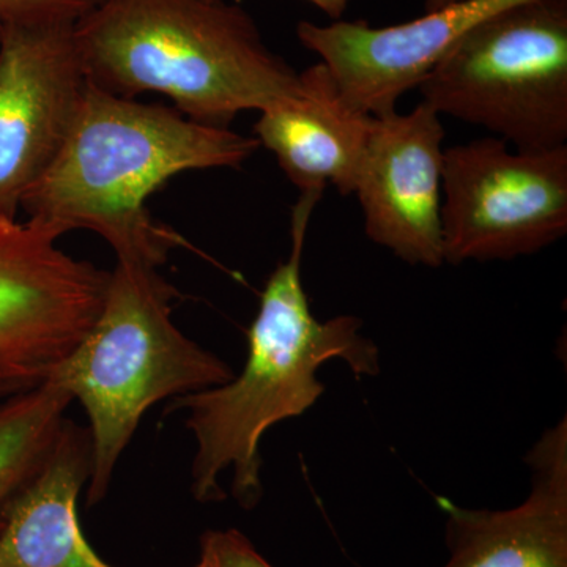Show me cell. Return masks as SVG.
<instances>
[{
    "instance_id": "5",
    "label": "cell",
    "mask_w": 567,
    "mask_h": 567,
    "mask_svg": "<svg viewBox=\"0 0 567 567\" xmlns=\"http://www.w3.org/2000/svg\"><path fill=\"white\" fill-rule=\"evenodd\" d=\"M417 89L436 114L518 151L567 145V0H525L492 14Z\"/></svg>"
},
{
    "instance_id": "2",
    "label": "cell",
    "mask_w": 567,
    "mask_h": 567,
    "mask_svg": "<svg viewBox=\"0 0 567 567\" xmlns=\"http://www.w3.org/2000/svg\"><path fill=\"white\" fill-rule=\"evenodd\" d=\"M259 148L254 136L89 82L65 147L22 197L21 210L62 235H100L117 262L159 268L183 240L156 223L148 197L186 171L238 169Z\"/></svg>"
},
{
    "instance_id": "15",
    "label": "cell",
    "mask_w": 567,
    "mask_h": 567,
    "mask_svg": "<svg viewBox=\"0 0 567 567\" xmlns=\"http://www.w3.org/2000/svg\"><path fill=\"white\" fill-rule=\"evenodd\" d=\"M193 567H275L251 540L235 528L208 529L200 537L199 558Z\"/></svg>"
},
{
    "instance_id": "10",
    "label": "cell",
    "mask_w": 567,
    "mask_h": 567,
    "mask_svg": "<svg viewBox=\"0 0 567 567\" xmlns=\"http://www.w3.org/2000/svg\"><path fill=\"white\" fill-rule=\"evenodd\" d=\"M525 0H462L391 28L363 21H301L297 37L330 71L346 102L371 117L395 112L436 63L481 21Z\"/></svg>"
},
{
    "instance_id": "8",
    "label": "cell",
    "mask_w": 567,
    "mask_h": 567,
    "mask_svg": "<svg viewBox=\"0 0 567 567\" xmlns=\"http://www.w3.org/2000/svg\"><path fill=\"white\" fill-rule=\"evenodd\" d=\"M87 85L74 24L0 25V218L61 155Z\"/></svg>"
},
{
    "instance_id": "14",
    "label": "cell",
    "mask_w": 567,
    "mask_h": 567,
    "mask_svg": "<svg viewBox=\"0 0 567 567\" xmlns=\"http://www.w3.org/2000/svg\"><path fill=\"white\" fill-rule=\"evenodd\" d=\"M71 402L51 382L0 401V532L14 499L50 456Z\"/></svg>"
},
{
    "instance_id": "18",
    "label": "cell",
    "mask_w": 567,
    "mask_h": 567,
    "mask_svg": "<svg viewBox=\"0 0 567 567\" xmlns=\"http://www.w3.org/2000/svg\"><path fill=\"white\" fill-rule=\"evenodd\" d=\"M457 2H462V0H424V10L425 13H429V11L445 9V7Z\"/></svg>"
},
{
    "instance_id": "9",
    "label": "cell",
    "mask_w": 567,
    "mask_h": 567,
    "mask_svg": "<svg viewBox=\"0 0 567 567\" xmlns=\"http://www.w3.org/2000/svg\"><path fill=\"white\" fill-rule=\"evenodd\" d=\"M445 128L421 102L409 114L372 118L354 192L374 244L410 265L445 264L442 177Z\"/></svg>"
},
{
    "instance_id": "3",
    "label": "cell",
    "mask_w": 567,
    "mask_h": 567,
    "mask_svg": "<svg viewBox=\"0 0 567 567\" xmlns=\"http://www.w3.org/2000/svg\"><path fill=\"white\" fill-rule=\"evenodd\" d=\"M87 81L123 99L159 93L185 117L230 128L292 95L300 73L226 0H100L74 24Z\"/></svg>"
},
{
    "instance_id": "13",
    "label": "cell",
    "mask_w": 567,
    "mask_h": 567,
    "mask_svg": "<svg viewBox=\"0 0 567 567\" xmlns=\"http://www.w3.org/2000/svg\"><path fill=\"white\" fill-rule=\"evenodd\" d=\"M91 468V435L66 417L47 462L10 507L0 567H114L93 550L78 517Z\"/></svg>"
},
{
    "instance_id": "6",
    "label": "cell",
    "mask_w": 567,
    "mask_h": 567,
    "mask_svg": "<svg viewBox=\"0 0 567 567\" xmlns=\"http://www.w3.org/2000/svg\"><path fill=\"white\" fill-rule=\"evenodd\" d=\"M445 264L511 260L567 233V145L518 151L498 137L446 148L442 177Z\"/></svg>"
},
{
    "instance_id": "12",
    "label": "cell",
    "mask_w": 567,
    "mask_h": 567,
    "mask_svg": "<svg viewBox=\"0 0 567 567\" xmlns=\"http://www.w3.org/2000/svg\"><path fill=\"white\" fill-rule=\"evenodd\" d=\"M372 118L346 102L320 62L301 71L292 95L260 111L254 137L301 194H353Z\"/></svg>"
},
{
    "instance_id": "1",
    "label": "cell",
    "mask_w": 567,
    "mask_h": 567,
    "mask_svg": "<svg viewBox=\"0 0 567 567\" xmlns=\"http://www.w3.org/2000/svg\"><path fill=\"white\" fill-rule=\"evenodd\" d=\"M319 194H301L292 212V248L265 284L248 330V358L240 375L223 385L174 399L167 412H185L196 440L192 494L199 503L227 498L221 477L233 473L230 494L252 509L264 495L260 443L274 425L308 412L324 393L317 371L342 360L354 375L380 372L379 349L361 334V320L339 316L320 322L301 279L309 221Z\"/></svg>"
},
{
    "instance_id": "11",
    "label": "cell",
    "mask_w": 567,
    "mask_h": 567,
    "mask_svg": "<svg viewBox=\"0 0 567 567\" xmlns=\"http://www.w3.org/2000/svg\"><path fill=\"white\" fill-rule=\"evenodd\" d=\"M532 491L511 509H468L436 496L450 558L442 567H567V417L524 458Z\"/></svg>"
},
{
    "instance_id": "17",
    "label": "cell",
    "mask_w": 567,
    "mask_h": 567,
    "mask_svg": "<svg viewBox=\"0 0 567 567\" xmlns=\"http://www.w3.org/2000/svg\"><path fill=\"white\" fill-rule=\"evenodd\" d=\"M317 9L322 10L331 20L339 21L344 14L350 0H309Z\"/></svg>"
},
{
    "instance_id": "4",
    "label": "cell",
    "mask_w": 567,
    "mask_h": 567,
    "mask_svg": "<svg viewBox=\"0 0 567 567\" xmlns=\"http://www.w3.org/2000/svg\"><path fill=\"white\" fill-rule=\"evenodd\" d=\"M177 298L158 268L117 262L91 331L48 380L80 401L87 415L89 506L107 495L115 466L148 409L235 375L226 361L178 330Z\"/></svg>"
},
{
    "instance_id": "16",
    "label": "cell",
    "mask_w": 567,
    "mask_h": 567,
    "mask_svg": "<svg viewBox=\"0 0 567 567\" xmlns=\"http://www.w3.org/2000/svg\"><path fill=\"white\" fill-rule=\"evenodd\" d=\"M100 0H0V25L70 22L76 24Z\"/></svg>"
},
{
    "instance_id": "7",
    "label": "cell",
    "mask_w": 567,
    "mask_h": 567,
    "mask_svg": "<svg viewBox=\"0 0 567 567\" xmlns=\"http://www.w3.org/2000/svg\"><path fill=\"white\" fill-rule=\"evenodd\" d=\"M61 237L0 218V401L47 383L102 311L110 271L63 251Z\"/></svg>"
}]
</instances>
